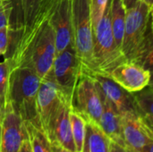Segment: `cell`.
I'll return each instance as SVG.
<instances>
[{
	"instance_id": "6da1fadb",
	"label": "cell",
	"mask_w": 153,
	"mask_h": 152,
	"mask_svg": "<svg viewBox=\"0 0 153 152\" xmlns=\"http://www.w3.org/2000/svg\"><path fill=\"white\" fill-rule=\"evenodd\" d=\"M56 56L55 34L49 20L34 25L9 28V44L4 61L10 71L28 68L43 79Z\"/></svg>"
},
{
	"instance_id": "7a4b0ae2",
	"label": "cell",
	"mask_w": 153,
	"mask_h": 152,
	"mask_svg": "<svg viewBox=\"0 0 153 152\" xmlns=\"http://www.w3.org/2000/svg\"><path fill=\"white\" fill-rule=\"evenodd\" d=\"M40 82L41 79L34 71L15 68L10 71L5 97V102L12 105L23 122H30L36 126V99Z\"/></svg>"
},
{
	"instance_id": "3957f363",
	"label": "cell",
	"mask_w": 153,
	"mask_h": 152,
	"mask_svg": "<svg viewBox=\"0 0 153 152\" xmlns=\"http://www.w3.org/2000/svg\"><path fill=\"white\" fill-rule=\"evenodd\" d=\"M110 3L111 0L108 1L102 18L93 30L92 64L89 74L109 77L117 66L126 61L114 40L110 24Z\"/></svg>"
},
{
	"instance_id": "277c9868",
	"label": "cell",
	"mask_w": 153,
	"mask_h": 152,
	"mask_svg": "<svg viewBox=\"0 0 153 152\" xmlns=\"http://www.w3.org/2000/svg\"><path fill=\"white\" fill-rule=\"evenodd\" d=\"M72 45L81 64L82 73H90L92 64L93 30L89 0H72Z\"/></svg>"
},
{
	"instance_id": "5b68a950",
	"label": "cell",
	"mask_w": 153,
	"mask_h": 152,
	"mask_svg": "<svg viewBox=\"0 0 153 152\" xmlns=\"http://www.w3.org/2000/svg\"><path fill=\"white\" fill-rule=\"evenodd\" d=\"M65 98L71 97L65 95L48 74L41 79L36 99L37 122L38 126L48 137L59 108Z\"/></svg>"
},
{
	"instance_id": "8992f818",
	"label": "cell",
	"mask_w": 153,
	"mask_h": 152,
	"mask_svg": "<svg viewBox=\"0 0 153 152\" xmlns=\"http://www.w3.org/2000/svg\"><path fill=\"white\" fill-rule=\"evenodd\" d=\"M71 106L84 119L99 125L102 113V103L95 81L91 74L81 71L73 90Z\"/></svg>"
},
{
	"instance_id": "52a82bcc",
	"label": "cell",
	"mask_w": 153,
	"mask_h": 152,
	"mask_svg": "<svg viewBox=\"0 0 153 152\" xmlns=\"http://www.w3.org/2000/svg\"><path fill=\"white\" fill-rule=\"evenodd\" d=\"M151 23H152V10L142 0H138L132 8L126 10L125 32L121 46L126 61L129 60L141 42Z\"/></svg>"
},
{
	"instance_id": "ba28073f",
	"label": "cell",
	"mask_w": 153,
	"mask_h": 152,
	"mask_svg": "<svg viewBox=\"0 0 153 152\" xmlns=\"http://www.w3.org/2000/svg\"><path fill=\"white\" fill-rule=\"evenodd\" d=\"M82 71L81 64L72 43L56 54L52 67L48 73L60 90L72 98L76 80Z\"/></svg>"
},
{
	"instance_id": "9c48e42d",
	"label": "cell",
	"mask_w": 153,
	"mask_h": 152,
	"mask_svg": "<svg viewBox=\"0 0 153 152\" xmlns=\"http://www.w3.org/2000/svg\"><path fill=\"white\" fill-rule=\"evenodd\" d=\"M1 125L0 152H18L23 139L27 136V132L22 119L8 101L3 106Z\"/></svg>"
},
{
	"instance_id": "30bf717a",
	"label": "cell",
	"mask_w": 153,
	"mask_h": 152,
	"mask_svg": "<svg viewBox=\"0 0 153 152\" xmlns=\"http://www.w3.org/2000/svg\"><path fill=\"white\" fill-rule=\"evenodd\" d=\"M121 134L124 147L132 152H140L146 144L153 142L152 128L135 113L122 116Z\"/></svg>"
},
{
	"instance_id": "8fae6325",
	"label": "cell",
	"mask_w": 153,
	"mask_h": 152,
	"mask_svg": "<svg viewBox=\"0 0 153 152\" xmlns=\"http://www.w3.org/2000/svg\"><path fill=\"white\" fill-rule=\"evenodd\" d=\"M109 78L126 91L133 93L151 83L152 72L134 62L126 61L110 73Z\"/></svg>"
},
{
	"instance_id": "7c38bea8",
	"label": "cell",
	"mask_w": 153,
	"mask_h": 152,
	"mask_svg": "<svg viewBox=\"0 0 153 152\" xmlns=\"http://www.w3.org/2000/svg\"><path fill=\"white\" fill-rule=\"evenodd\" d=\"M91 75L100 91L122 116L128 113H135L132 93L124 90L109 77L96 74Z\"/></svg>"
},
{
	"instance_id": "4fadbf2b",
	"label": "cell",
	"mask_w": 153,
	"mask_h": 152,
	"mask_svg": "<svg viewBox=\"0 0 153 152\" xmlns=\"http://www.w3.org/2000/svg\"><path fill=\"white\" fill-rule=\"evenodd\" d=\"M71 6L72 0H65L49 19L55 34L56 55L72 43Z\"/></svg>"
},
{
	"instance_id": "5bb4252c",
	"label": "cell",
	"mask_w": 153,
	"mask_h": 152,
	"mask_svg": "<svg viewBox=\"0 0 153 152\" xmlns=\"http://www.w3.org/2000/svg\"><path fill=\"white\" fill-rule=\"evenodd\" d=\"M71 99V98H65L63 100L53 123L48 139L50 142H56L69 151L76 152L70 123Z\"/></svg>"
},
{
	"instance_id": "9a60e30c",
	"label": "cell",
	"mask_w": 153,
	"mask_h": 152,
	"mask_svg": "<svg viewBox=\"0 0 153 152\" xmlns=\"http://www.w3.org/2000/svg\"><path fill=\"white\" fill-rule=\"evenodd\" d=\"M96 87L98 89L102 103V113L99 125L102 128V130L106 133V134L111 139L112 142H115L124 146L122 134H121L122 116L116 110V108L112 106V104L107 99L104 94L98 88L97 84Z\"/></svg>"
},
{
	"instance_id": "2e32d148",
	"label": "cell",
	"mask_w": 153,
	"mask_h": 152,
	"mask_svg": "<svg viewBox=\"0 0 153 152\" xmlns=\"http://www.w3.org/2000/svg\"><path fill=\"white\" fill-rule=\"evenodd\" d=\"M111 142L100 125L85 119V133L82 152H109Z\"/></svg>"
},
{
	"instance_id": "e0dca14e",
	"label": "cell",
	"mask_w": 153,
	"mask_h": 152,
	"mask_svg": "<svg viewBox=\"0 0 153 152\" xmlns=\"http://www.w3.org/2000/svg\"><path fill=\"white\" fill-rule=\"evenodd\" d=\"M132 96L136 115L141 117L151 128H152L153 91L152 83L136 92H133Z\"/></svg>"
},
{
	"instance_id": "ac0fdd59",
	"label": "cell",
	"mask_w": 153,
	"mask_h": 152,
	"mask_svg": "<svg viewBox=\"0 0 153 152\" xmlns=\"http://www.w3.org/2000/svg\"><path fill=\"white\" fill-rule=\"evenodd\" d=\"M126 9L122 0H111L110 3V24L115 43L121 49L125 32Z\"/></svg>"
},
{
	"instance_id": "d6986e66",
	"label": "cell",
	"mask_w": 153,
	"mask_h": 152,
	"mask_svg": "<svg viewBox=\"0 0 153 152\" xmlns=\"http://www.w3.org/2000/svg\"><path fill=\"white\" fill-rule=\"evenodd\" d=\"M31 152H52L51 142L47 134L30 122H23Z\"/></svg>"
},
{
	"instance_id": "ffe728a7",
	"label": "cell",
	"mask_w": 153,
	"mask_h": 152,
	"mask_svg": "<svg viewBox=\"0 0 153 152\" xmlns=\"http://www.w3.org/2000/svg\"><path fill=\"white\" fill-rule=\"evenodd\" d=\"M38 0H14L13 10L15 9L14 23L10 24L11 27H20L29 25L33 18Z\"/></svg>"
},
{
	"instance_id": "44dd1931",
	"label": "cell",
	"mask_w": 153,
	"mask_h": 152,
	"mask_svg": "<svg viewBox=\"0 0 153 152\" xmlns=\"http://www.w3.org/2000/svg\"><path fill=\"white\" fill-rule=\"evenodd\" d=\"M70 123L75 151L82 152L85 133V119L81 114L72 108V106L70 110Z\"/></svg>"
},
{
	"instance_id": "7402d4cb",
	"label": "cell",
	"mask_w": 153,
	"mask_h": 152,
	"mask_svg": "<svg viewBox=\"0 0 153 152\" xmlns=\"http://www.w3.org/2000/svg\"><path fill=\"white\" fill-rule=\"evenodd\" d=\"M64 1L65 0H38L32 21L29 25L38 24L46 20H49L54 12Z\"/></svg>"
},
{
	"instance_id": "603a6c76",
	"label": "cell",
	"mask_w": 153,
	"mask_h": 152,
	"mask_svg": "<svg viewBox=\"0 0 153 152\" xmlns=\"http://www.w3.org/2000/svg\"><path fill=\"white\" fill-rule=\"evenodd\" d=\"M109 0H89L90 2V13L91 20L92 30L97 26L100 20L102 18Z\"/></svg>"
},
{
	"instance_id": "cb8c5ba5",
	"label": "cell",
	"mask_w": 153,
	"mask_h": 152,
	"mask_svg": "<svg viewBox=\"0 0 153 152\" xmlns=\"http://www.w3.org/2000/svg\"><path fill=\"white\" fill-rule=\"evenodd\" d=\"M13 11V4L12 0H2L0 2V30L10 26Z\"/></svg>"
},
{
	"instance_id": "d4e9b609",
	"label": "cell",
	"mask_w": 153,
	"mask_h": 152,
	"mask_svg": "<svg viewBox=\"0 0 153 152\" xmlns=\"http://www.w3.org/2000/svg\"><path fill=\"white\" fill-rule=\"evenodd\" d=\"M10 73V68L6 61L0 63V103L4 106L5 102L7 83Z\"/></svg>"
},
{
	"instance_id": "484cf974",
	"label": "cell",
	"mask_w": 153,
	"mask_h": 152,
	"mask_svg": "<svg viewBox=\"0 0 153 152\" xmlns=\"http://www.w3.org/2000/svg\"><path fill=\"white\" fill-rule=\"evenodd\" d=\"M9 28H10V26L0 30V56H4L6 54V51L8 48Z\"/></svg>"
},
{
	"instance_id": "4316f807",
	"label": "cell",
	"mask_w": 153,
	"mask_h": 152,
	"mask_svg": "<svg viewBox=\"0 0 153 152\" xmlns=\"http://www.w3.org/2000/svg\"><path fill=\"white\" fill-rule=\"evenodd\" d=\"M109 152H132L129 151L128 149H126V147L115 142H111L110 144V151Z\"/></svg>"
},
{
	"instance_id": "83f0119b",
	"label": "cell",
	"mask_w": 153,
	"mask_h": 152,
	"mask_svg": "<svg viewBox=\"0 0 153 152\" xmlns=\"http://www.w3.org/2000/svg\"><path fill=\"white\" fill-rule=\"evenodd\" d=\"M51 142L52 152H75L65 149V147H63L62 145H60L59 143H57L56 142Z\"/></svg>"
},
{
	"instance_id": "f1b7e54d",
	"label": "cell",
	"mask_w": 153,
	"mask_h": 152,
	"mask_svg": "<svg viewBox=\"0 0 153 152\" xmlns=\"http://www.w3.org/2000/svg\"><path fill=\"white\" fill-rule=\"evenodd\" d=\"M18 152H31L30 151V142L28 140V136H26L21 145V148Z\"/></svg>"
},
{
	"instance_id": "f546056e",
	"label": "cell",
	"mask_w": 153,
	"mask_h": 152,
	"mask_svg": "<svg viewBox=\"0 0 153 152\" xmlns=\"http://www.w3.org/2000/svg\"><path fill=\"white\" fill-rule=\"evenodd\" d=\"M137 1H138V0H122L123 4H124V5H125V8H126V10L132 8V7L137 3Z\"/></svg>"
},
{
	"instance_id": "4dcf8cb0",
	"label": "cell",
	"mask_w": 153,
	"mask_h": 152,
	"mask_svg": "<svg viewBox=\"0 0 153 152\" xmlns=\"http://www.w3.org/2000/svg\"><path fill=\"white\" fill-rule=\"evenodd\" d=\"M153 150V142H150L148 144H146L140 152H152Z\"/></svg>"
},
{
	"instance_id": "1f68e13d",
	"label": "cell",
	"mask_w": 153,
	"mask_h": 152,
	"mask_svg": "<svg viewBox=\"0 0 153 152\" xmlns=\"http://www.w3.org/2000/svg\"><path fill=\"white\" fill-rule=\"evenodd\" d=\"M150 9H153V0H142Z\"/></svg>"
},
{
	"instance_id": "d6a6232c",
	"label": "cell",
	"mask_w": 153,
	"mask_h": 152,
	"mask_svg": "<svg viewBox=\"0 0 153 152\" xmlns=\"http://www.w3.org/2000/svg\"><path fill=\"white\" fill-rule=\"evenodd\" d=\"M2 114H3V106L0 103V121H1V118H2Z\"/></svg>"
},
{
	"instance_id": "836d02e7",
	"label": "cell",
	"mask_w": 153,
	"mask_h": 152,
	"mask_svg": "<svg viewBox=\"0 0 153 152\" xmlns=\"http://www.w3.org/2000/svg\"><path fill=\"white\" fill-rule=\"evenodd\" d=\"M1 136H2V125H1V121H0V147H1Z\"/></svg>"
},
{
	"instance_id": "e575fe53",
	"label": "cell",
	"mask_w": 153,
	"mask_h": 152,
	"mask_svg": "<svg viewBox=\"0 0 153 152\" xmlns=\"http://www.w3.org/2000/svg\"><path fill=\"white\" fill-rule=\"evenodd\" d=\"M1 1H2V0H0V2H1Z\"/></svg>"
}]
</instances>
